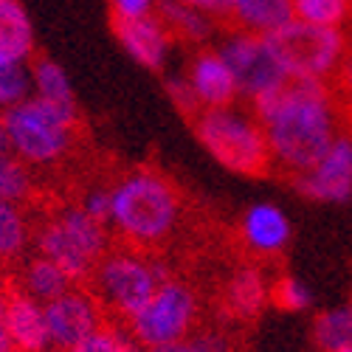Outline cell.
Here are the masks:
<instances>
[{
  "instance_id": "obj_1",
  "label": "cell",
  "mask_w": 352,
  "mask_h": 352,
  "mask_svg": "<svg viewBox=\"0 0 352 352\" xmlns=\"http://www.w3.org/2000/svg\"><path fill=\"white\" fill-rule=\"evenodd\" d=\"M254 119L262 124L271 164L287 175H302L349 130L344 122V99L333 82L287 79L276 91L251 102Z\"/></svg>"
},
{
  "instance_id": "obj_2",
  "label": "cell",
  "mask_w": 352,
  "mask_h": 352,
  "mask_svg": "<svg viewBox=\"0 0 352 352\" xmlns=\"http://www.w3.org/2000/svg\"><path fill=\"white\" fill-rule=\"evenodd\" d=\"M181 220V195L166 175L133 169L110 186V223L116 240L135 251L164 245Z\"/></svg>"
},
{
  "instance_id": "obj_3",
  "label": "cell",
  "mask_w": 352,
  "mask_h": 352,
  "mask_svg": "<svg viewBox=\"0 0 352 352\" xmlns=\"http://www.w3.org/2000/svg\"><path fill=\"white\" fill-rule=\"evenodd\" d=\"M166 279H172V274L161 259H153L127 245H110L87 282H91V293L102 305L104 316L110 313L127 324Z\"/></svg>"
},
{
  "instance_id": "obj_4",
  "label": "cell",
  "mask_w": 352,
  "mask_h": 352,
  "mask_svg": "<svg viewBox=\"0 0 352 352\" xmlns=\"http://www.w3.org/2000/svg\"><path fill=\"white\" fill-rule=\"evenodd\" d=\"M9 153L25 166H51L63 161L74 144L79 107H60L28 96L23 104L3 113Z\"/></svg>"
},
{
  "instance_id": "obj_5",
  "label": "cell",
  "mask_w": 352,
  "mask_h": 352,
  "mask_svg": "<svg viewBox=\"0 0 352 352\" xmlns=\"http://www.w3.org/2000/svg\"><path fill=\"white\" fill-rule=\"evenodd\" d=\"M192 124L203 150L223 169L234 175H245V178H262L274 169L265 133L254 119V113L248 116L234 107L200 110Z\"/></svg>"
},
{
  "instance_id": "obj_6",
  "label": "cell",
  "mask_w": 352,
  "mask_h": 352,
  "mask_svg": "<svg viewBox=\"0 0 352 352\" xmlns=\"http://www.w3.org/2000/svg\"><path fill=\"white\" fill-rule=\"evenodd\" d=\"M37 254L51 259L74 285L91 279L99 259L110 251V228L87 217L79 203L51 214L34 234Z\"/></svg>"
},
{
  "instance_id": "obj_7",
  "label": "cell",
  "mask_w": 352,
  "mask_h": 352,
  "mask_svg": "<svg viewBox=\"0 0 352 352\" xmlns=\"http://www.w3.org/2000/svg\"><path fill=\"white\" fill-rule=\"evenodd\" d=\"M265 43L287 79L333 82L349 54L344 28H321L299 20H287L265 34Z\"/></svg>"
},
{
  "instance_id": "obj_8",
  "label": "cell",
  "mask_w": 352,
  "mask_h": 352,
  "mask_svg": "<svg viewBox=\"0 0 352 352\" xmlns=\"http://www.w3.org/2000/svg\"><path fill=\"white\" fill-rule=\"evenodd\" d=\"M197 316H200V299L195 287L172 276L164 285H158L150 302L127 321L124 330L141 346L155 349L186 341L197 327Z\"/></svg>"
},
{
  "instance_id": "obj_9",
  "label": "cell",
  "mask_w": 352,
  "mask_h": 352,
  "mask_svg": "<svg viewBox=\"0 0 352 352\" xmlns=\"http://www.w3.org/2000/svg\"><path fill=\"white\" fill-rule=\"evenodd\" d=\"M217 54L231 68L234 82L240 87V96H245L248 102L276 91L279 85L287 82L279 63L274 60L265 37H259V34L234 28V32L223 40V45L217 48Z\"/></svg>"
},
{
  "instance_id": "obj_10",
  "label": "cell",
  "mask_w": 352,
  "mask_h": 352,
  "mask_svg": "<svg viewBox=\"0 0 352 352\" xmlns=\"http://www.w3.org/2000/svg\"><path fill=\"white\" fill-rule=\"evenodd\" d=\"M45 316V333H48V349L51 352H68L79 341H85L91 333L107 324L104 310L96 302L91 290L74 285L63 296L43 305Z\"/></svg>"
},
{
  "instance_id": "obj_11",
  "label": "cell",
  "mask_w": 352,
  "mask_h": 352,
  "mask_svg": "<svg viewBox=\"0 0 352 352\" xmlns=\"http://www.w3.org/2000/svg\"><path fill=\"white\" fill-rule=\"evenodd\" d=\"M293 186L316 203H346L352 200V130H344L330 150L307 172L293 178Z\"/></svg>"
},
{
  "instance_id": "obj_12",
  "label": "cell",
  "mask_w": 352,
  "mask_h": 352,
  "mask_svg": "<svg viewBox=\"0 0 352 352\" xmlns=\"http://www.w3.org/2000/svg\"><path fill=\"white\" fill-rule=\"evenodd\" d=\"M184 79L200 110L234 107L240 99V87L234 82V74L217 51H197Z\"/></svg>"
},
{
  "instance_id": "obj_13",
  "label": "cell",
  "mask_w": 352,
  "mask_h": 352,
  "mask_svg": "<svg viewBox=\"0 0 352 352\" xmlns=\"http://www.w3.org/2000/svg\"><path fill=\"white\" fill-rule=\"evenodd\" d=\"M113 32L122 48L127 51V56L141 68L161 71L166 65L172 51V34L155 14L141 20H113Z\"/></svg>"
},
{
  "instance_id": "obj_14",
  "label": "cell",
  "mask_w": 352,
  "mask_h": 352,
  "mask_svg": "<svg viewBox=\"0 0 352 352\" xmlns=\"http://www.w3.org/2000/svg\"><path fill=\"white\" fill-rule=\"evenodd\" d=\"M290 220L276 203H254L240 220V240L256 256H279L290 243Z\"/></svg>"
},
{
  "instance_id": "obj_15",
  "label": "cell",
  "mask_w": 352,
  "mask_h": 352,
  "mask_svg": "<svg viewBox=\"0 0 352 352\" xmlns=\"http://www.w3.org/2000/svg\"><path fill=\"white\" fill-rule=\"evenodd\" d=\"M6 327L14 344V352H45L48 333L43 305L14 285H6Z\"/></svg>"
},
{
  "instance_id": "obj_16",
  "label": "cell",
  "mask_w": 352,
  "mask_h": 352,
  "mask_svg": "<svg viewBox=\"0 0 352 352\" xmlns=\"http://www.w3.org/2000/svg\"><path fill=\"white\" fill-rule=\"evenodd\" d=\"M37 51L32 17L20 0H0V60L32 63Z\"/></svg>"
},
{
  "instance_id": "obj_17",
  "label": "cell",
  "mask_w": 352,
  "mask_h": 352,
  "mask_svg": "<svg viewBox=\"0 0 352 352\" xmlns=\"http://www.w3.org/2000/svg\"><path fill=\"white\" fill-rule=\"evenodd\" d=\"M223 302H226L228 316L240 321H251L271 302V285L265 282V276H262L256 265H240L228 276Z\"/></svg>"
},
{
  "instance_id": "obj_18",
  "label": "cell",
  "mask_w": 352,
  "mask_h": 352,
  "mask_svg": "<svg viewBox=\"0 0 352 352\" xmlns=\"http://www.w3.org/2000/svg\"><path fill=\"white\" fill-rule=\"evenodd\" d=\"M293 20L290 0H231V23L240 32L265 37Z\"/></svg>"
},
{
  "instance_id": "obj_19",
  "label": "cell",
  "mask_w": 352,
  "mask_h": 352,
  "mask_svg": "<svg viewBox=\"0 0 352 352\" xmlns=\"http://www.w3.org/2000/svg\"><path fill=\"white\" fill-rule=\"evenodd\" d=\"M14 287H20L25 296H32L34 302L40 305H48L54 302L56 296H63L65 290L74 287V282L54 265L51 259L45 256H32L28 262H23V268H20V276L14 282Z\"/></svg>"
},
{
  "instance_id": "obj_20",
  "label": "cell",
  "mask_w": 352,
  "mask_h": 352,
  "mask_svg": "<svg viewBox=\"0 0 352 352\" xmlns=\"http://www.w3.org/2000/svg\"><path fill=\"white\" fill-rule=\"evenodd\" d=\"M155 17L164 23V28L172 37L186 40V43H206L217 28V23L209 14H203L192 6H184L178 0H158Z\"/></svg>"
},
{
  "instance_id": "obj_21",
  "label": "cell",
  "mask_w": 352,
  "mask_h": 352,
  "mask_svg": "<svg viewBox=\"0 0 352 352\" xmlns=\"http://www.w3.org/2000/svg\"><path fill=\"white\" fill-rule=\"evenodd\" d=\"M28 71H32V91L37 99L60 104V107H76L74 87L60 63H54L51 56H34L28 63Z\"/></svg>"
},
{
  "instance_id": "obj_22",
  "label": "cell",
  "mask_w": 352,
  "mask_h": 352,
  "mask_svg": "<svg viewBox=\"0 0 352 352\" xmlns=\"http://www.w3.org/2000/svg\"><path fill=\"white\" fill-rule=\"evenodd\" d=\"M313 341L321 352H338L352 346V305L318 313L313 321Z\"/></svg>"
},
{
  "instance_id": "obj_23",
  "label": "cell",
  "mask_w": 352,
  "mask_h": 352,
  "mask_svg": "<svg viewBox=\"0 0 352 352\" xmlns=\"http://www.w3.org/2000/svg\"><path fill=\"white\" fill-rule=\"evenodd\" d=\"M28 220L20 209V203L0 197V262H14L23 256L28 245Z\"/></svg>"
},
{
  "instance_id": "obj_24",
  "label": "cell",
  "mask_w": 352,
  "mask_h": 352,
  "mask_svg": "<svg viewBox=\"0 0 352 352\" xmlns=\"http://www.w3.org/2000/svg\"><path fill=\"white\" fill-rule=\"evenodd\" d=\"M293 20L321 25V28H344L349 20V0H290Z\"/></svg>"
},
{
  "instance_id": "obj_25",
  "label": "cell",
  "mask_w": 352,
  "mask_h": 352,
  "mask_svg": "<svg viewBox=\"0 0 352 352\" xmlns=\"http://www.w3.org/2000/svg\"><path fill=\"white\" fill-rule=\"evenodd\" d=\"M28 96H32V71H28V63L0 60V113L23 104Z\"/></svg>"
},
{
  "instance_id": "obj_26",
  "label": "cell",
  "mask_w": 352,
  "mask_h": 352,
  "mask_svg": "<svg viewBox=\"0 0 352 352\" xmlns=\"http://www.w3.org/2000/svg\"><path fill=\"white\" fill-rule=\"evenodd\" d=\"M34 192V181L28 166L12 153H0V197L12 203H25Z\"/></svg>"
},
{
  "instance_id": "obj_27",
  "label": "cell",
  "mask_w": 352,
  "mask_h": 352,
  "mask_svg": "<svg viewBox=\"0 0 352 352\" xmlns=\"http://www.w3.org/2000/svg\"><path fill=\"white\" fill-rule=\"evenodd\" d=\"M271 305H276L279 310H287V313H299L313 305V293L296 276H279L271 285Z\"/></svg>"
},
{
  "instance_id": "obj_28",
  "label": "cell",
  "mask_w": 352,
  "mask_h": 352,
  "mask_svg": "<svg viewBox=\"0 0 352 352\" xmlns=\"http://www.w3.org/2000/svg\"><path fill=\"white\" fill-rule=\"evenodd\" d=\"M122 341H124V327H116L113 321H107L104 327L91 333L68 352H122Z\"/></svg>"
},
{
  "instance_id": "obj_29",
  "label": "cell",
  "mask_w": 352,
  "mask_h": 352,
  "mask_svg": "<svg viewBox=\"0 0 352 352\" xmlns=\"http://www.w3.org/2000/svg\"><path fill=\"white\" fill-rule=\"evenodd\" d=\"M166 94L175 102V107H178L189 122L200 113V107H197V102H195V96H192V91H189V85H186L184 76H169L166 79Z\"/></svg>"
},
{
  "instance_id": "obj_30",
  "label": "cell",
  "mask_w": 352,
  "mask_h": 352,
  "mask_svg": "<svg viewBox=\"0 0 352 352\" xmlns=\"http://www.w3.org/2000/svg\"><path fill=\"white\" fill-rule=\"evenodd\" d=\"M79 209H82L87 217H94L96 223L107 226V223H110V189H102V186L91 189V192L82 197Z\"/></svg>"
},
{
  "instance_id": "obj_31",
  "label": "cell",
  "mask_w": 352,
  "mask_h": 352,
  "mask_svg": "<svg viewBox=\"0 0 352 352\" xmlns=\"http://www.w3.org/2000/svg\"><path fill=\"white\" fill-rule=\"evenodd\" d=\"M158 0H110L113 20H141L155 14Z\"/></svg>"
},
{
  "instance_id": "obj_32",
  "label": "cell",
  "mask_w": 352,
  "mask_h": 352,
  "mask_svg": "<svg viewBox=\"0 0 352 352\" xmlns=\"http://www.w3.org/2000/svg\"><path fill=\"white\" fill-rule=\"evenodd\" d=\"M178 3L209 14L214 23H231V0H178Z\"/></svg>"
},
{
  "instance_id": "obj_33",
  "label": "cell",
  "mask_w": 352,
  "mask_h": 352,
  "mask_svg": "<svg viewBox=\"0 0 352 352\" xmlns=\"http://www.w3.org/2000/svg\"><path fill=\"white\" fill-rule=\"evenodd\" d=\"M0 352H14V344L6 327V287H0Z\"/></svg>"
},
{
  "instance_id": "obj_34",
  "label": "cell",
  "mask_w": 352,
  "mask_h": 352,
  "mask_svg": "<svg viewBox=\"0 0 352 352\" xmlns=\"http://www.w3.org/2000/svg\"><path fill=\"white\" fill-rule=\"evenodd\" d=\"M336 79H338V85H341V91L352 96V48H349V54L344 56L341 71H338V76H336Z\"/></svg>"
},
{
  "instance_id": "obj_35",
  "label": "cell",
  "mask_w": 352,
  "mask_h": 352,
  "mask_svg": "<svg viewBox=\"0 0 352 352\" xmlns=\"http://www.w3.org/2000/svg\"><path fill=\"white\" fill-rule=\"evenodd\" d=\"M122 352H150V349H146V346H141L138 341H133V338H130V333L124 330V341H122Z\"/></svg>"
},
{
  "instance_id": "obj_36",
  "label": "cell",
  "mask_w": 352,
  "mask_h": 352,
  "mask_svg": "<svg viewBox=\"0 0 352 352\" xmlns=\"http://www.w3.org/2000/svg\"><path fill=\"white\" fill-rule=\"evenodd\" d=\"M0 153H9V135H6V124H3V113H0Z\"/></svg>"
},
{
  "instance_id": "obj_37",
  "label": "cell",
  "mask_w": 352,
  "mask_h": 352,
  "mask_svg": "<svg viewBox=\"0 0 352 352\" xmlns=\"http://www.w3.org/2000/svg\"><path fill=\"white\" fill-rule=\"evenodd\" d=\"M338 352H352V346H346V349H338Z\"/></svg>"
},
{
  "instance_id": "obj_38",
  "label": "cell",
  "mask_w": 352,
  "mask_h": 352,
  "mask_svg": "<svg viewBox=\"0 0 352 352\" xmlns=\"http://www.w3.org/2000/svg\"><path fill=\"white\" fill-rule=\"evenodd\" d=\"M349 14H352V0H349Z\"/></svg>"
},
{
  "instance_id": "obj_39",
  "label": "cell",
  "mask_w": 352,
  "mask_h": 352,
  "mask_svg": "<svg viewBox=\"0 0 352 352\" xmlns=\"http://www.w3.org/2000/svg\"><path fill=\"white\" fill-rule=\"evenodd\" d=\"M45 352H51V349H45Z\"/></svg>"
}]
</instances>
